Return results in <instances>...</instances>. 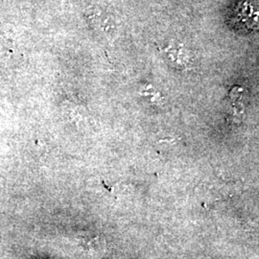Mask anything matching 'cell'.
Here are the masks:
<instances>
[{"instance_id": "obj_1", "label": "cell", "mask_w": 259, "mask_h": 259, "mask_svg": "<svg viewBox=\"0 0 259 259\" xmlns=\"http://www.w3.org/2000/svg\"><path fill=\"white\" fill-rule=\"evenodd\" d=\"M163 50L164 52H166L169 61L174 66H176L179 69H185V67H187L189 60L183 45H180L177 47H167Z\"/></svg>"}]
</instances>
